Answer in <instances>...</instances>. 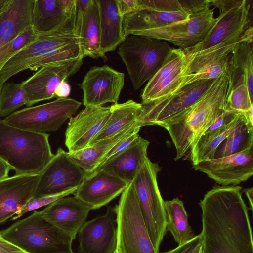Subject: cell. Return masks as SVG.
Masks as SVG:
<instances>
[{
	"label": "cell",
	"mask_w": 253,
	"mask_h": 253,
	"mask_svg": "<svg viewBox=\"0 0 253 253\" xmlns=\"http://www.w3.org/2000/svg\"><path fill=\"white\" fill-rule=\"evenodd\" d=\"M240 186H216L200 201L202 253H253L248 208Z\"/></svg>",
	"instance_id": "6da1fadb"
},
{
	"label": "cell",
	"mask_w": 253,
	"mask_h": 253,
	"mask_svg": "<svg viewBox=\"0 0 253 253\" xmlns=\"http://www.w3.org/2000/svg\"><path fill=\"white\" fill-rule=\"evenodd\" d=\"M209 2L211 6L219 9V15L202 42L182 49L186 58L183 76L228 56L242 42H253L249 0H209Z\"/></svg>",
	"instance_id": "7a4b0ae2"
},
{
	"label": "cell",
	"mask_w": 253,
	"mask_h": 253,
	"mask_svg": "<svg viewBox=\"0 0 253 253\" xmlns=\"http://www.w3.org/2000/svg\"><path fill=\"white\" fill-rule=\"evenodd\" d=\"M228 85L226 73L216 79L199 100L162 126L175 147V160L189 158L198 138L223 112Z\"/></svg>",
	"instance_id": "3957f363"
},
{
	"label": "cell",
	"mask_w": 253,
	"mask_h": 253,
	"mask_svg": "<svg viewBox=\"0 0 253 253\" xmlns=\"http://www.w3.org/2000/svg\"><path fill=\"white\" fill-rule=\"evenodd\" d=\"M84 57L79 38L75 33L37 34L33 42L13 56L1 69V89L9 78L22 71H36L43 66Z\"/></svg>",
	"instance_id": "277c9868"
},
{
	"label": "cell",
	"mask_w": 253,
	"mask_h": 253,
	"mask_svg": "<svg viewBox=\"0 0 253 253\" xmlns=\"http://www.w3.org/2000/svg\"><path fill=\"white\" fill-rule=\"evenodd\" d=\"M49 134L19 128L0 120V158L15 175H38L54 156Z\"/></svg>",
	"instance_id": "5b68a950"
},
{
	"label": "cell",
	"mask_w": 253,
	"mask_h": 253,
	"mask_svg": "<svg viewBox=\"0 0 253 253\" xmlns=\"http://www.w3.org/2000/svg\"><path fill=\"white\" fill-rule=\"evenodd\" d=\"M0 233L28 253H74L73 240L45 219L41 211H34Z\"/></svg>",
	"instance_id": "8992f818"
},
{
	"label": "cell",
	"mask_w": 253,
	"mask_h": 253,
	"mask_svg": "<svg viewBox=\"0 0 253 253\" xmlns=\"http://www.w3.org/2000/svg\"><path fill=\"white\" fill-rule=\"evenodd\" d=\"M172 48L162 40L130 35L118 46V54L125 64L135 90L161 68Z\"/></svg>",
	"instance_id": "52a82bcc"
},
{
	"label": "cell",
	"mask_w": 253,
	"mask_h": 253,
	"mask_svg": "<svg viewBox=\"0 0 253 253\" xmlns=\"http://www.w3.org/2000/svg\"><path fill=\"white\" fill-rule=\"evenodd\" d=\"M160 170L157 163L147 157L132 181L143 220L158 253L167 231L164 201L157 183Z\"/></svg>",
	"instance_id": "ba28073f"
},
{
	"label": "cell",
	"mask_w": 253,
	"mask_h": 253,
	"mask_svg": "<svg viewBox=\"0 0 253 253\" xmlns=\"http://www.w3.org/2000/svg\"><path fill=\"white\" fill-rule=\"evenodd\" d=\"M115 208L119 253H158L143 220L133 182L122 193Z\"/></svg>",
	"instance_id": "9c48e42d"
},
{
	"label": "cell",
	"mask_w": 253,
	"mask_h": 253,
	"mask_svg": "<svg viewBox=\"0 0 253 253\" xmlns=\"http://www.w3.org/2000/svg\"><path fill=\"white\" fill-rule=\"evenodd\" d=\"M81 104L72 98H57L15 111L2 120L10 126L30 131L54 132L76 113Z\"/></svg>",
	"instance_id": "30bf717a"
},
{
	"label": "cell",
	"mask_w": 253,
	"mask_h": 253,
	"mask_svg": "<svg viewBox=\"0 0 253 253\" xmlns=\"http://www.w3.org/2000/svg\"><path fill=\"white\" fill-rule=\"evenodd\" d=\"M85 175L84 171L70 157L68 152L59 148L39 174L33 197L68 192L74 194Z\"/></svg>",
	"instance_id": "8fae6325"
},
{
	"label": "cell",
	"mask_w": 253,
	"mask_h": 253,
	"mask_svg": "<svg viewBox=\"0 0 253 253\" xmlns=\"http://www.w3.org/2000/svg\"><path fill=\"white\" fill-rule=\"evenodd\" d=\"M139 7L124 17L125 36L137 32L159 28L190 18L178 0H138Z\"/></svg>",
	"instance_id": "7c38bea8"
},
{
	"label": "cell",
	"mask_w": 253,
	"mask_h": 253,
	"mask_svg": "<svg viewBox=\"0 0 253 253\" xmlns=\"http://www.w3.org/2000/svg\"><path fill=\"white\" fill-rule=\"evenodd\" d=\"M216 79L204 80L192 83L169 97L142 104V111L139 120L144 126H163L199 100Z\"/></svg>",
	"instance_id": "4fadbf2b"
},
{
	"label": "cell",
	"mask_w": 253,
	"mask_h": 253,
	"mask_svg": "<svg viewBox=\"0 0 253 253\" xmlns=\"http://www.w3.org/2000/svg\"><path fill=\"white\" fill-rule=\"evenodd\" d=\"M216 21L210 8L192 13L185 21L159 28L140 31L134 35L168 41L180 49L193 47L202 42Z\"/></svg>",
	"instance_id": "5bb4252c"
},
{
	"label": "cell",
	"mask_w": 253,
	"mask_h": 253,
	"mask_svg": "<svg viewBox=\"0 0 253 253\" xmlns=\"http://www.w3.org/2000/svg\"><path fill=\"white\" fill-rule=\"evenodd\" d=\"M125 74L108 65L94 66L80 84L85 107H99L117 103L125 84Z\"/></svg>",
	"instance_id": "9a60e30c"
},
{
	"label": "cell",
	"mask_w": 253,
	"mask_h": 253,
	"mask_svg": "<svg viewBox=\"0 0 253 253\" xmlns=\"http://www.w3.org/2000/svg\"><path fill=\"white\" fill-rule=\"evenodd\" d=\"M193 167L223 186H236L253 174V146L226 157L199 162Z\"/></svg>",
	"instance_id": "2e32d148"
},
{
	"label": "cell",
	"mask_w": 253,
	"mask_h": 253,
	"mask_svg": "<svg viewBox=\"0 0 253 253\" xmlns=\"http://www.w3.org/2000/svg\"><path fill=\"white\" fill-rule=\"evenodd\" d=\"M83 59L42 67L22 82L27 97L26 105L30 107L55 97L58 85L79 70L83 63Z\"/></svg>",
	"instance_id": "e0dca14e"
},
{
	"label": "cell",
	"mask_w": 253,
	"mask_h": 253,
	"mask_svg": "<svg viewBox=\"0 0 253 253\" xmlns=\"http://www.w3.org/2000/svg\"><path fill=\"white\" fill-rule=\"evenodd\" d=\"M116 211L107 207L105 213L86 221L79 230L78 253H109L117 244Z\"/></svg>",
	"instance_id": "ac0fdd59"
},
{
	"label": "cell",
	"mask_w": 253,
	"mask_h": 253,
	"mask_svg": "<svg viewBox=\"0 0 253 253\" xmlns=\"http://www.w3.org/2000/svg\"><path fill=\"white\" fill-rule=\"evenodd\" d=\"M111 114V106L85 107L69 119L65 132V144L68 152L88 147L101 130Z\"/></svg>",
	"instance_id": "d6986e66"
},
{
	"label": "cell",
	"mask_w": 253,
	"mask_h": 253,
	"mask_svg": "<svg viewBox=\"0 0 253 253\" xmlns=\"http://www.w3.org/2000/svg\"><path fill=\"white\" fill-rule=\"evenodd\" d=\"M76 14V3L66 7L59 0H34L31 25L37 34L75 33Z\"/></svg>",
	"instance_id": "ffe728a7"
},
{
	"label": "cell",
	"mask_w": 253,
	"mask_h": 253,
	"mask_svg": "<svg viewBox=\"0 0 253 253\" xmlns=\"http://www.w3.org/2000/svg\"><path fill=\"white\" fill-rule=\"evenodd\" d=\"M128 183L119 178L99 169L85 175L74 196L91 209L107 205L122 194Z\"/></svg>",
	"instance_id": "44dd1931"
},
{
	"label": "cell",
	"mask_w": 253,
	"mask_h": 253,
	"mask_svg": "<svg viewBox=\"0 0 253 253\" xmlns=\"http://www.w3.org/2000/svg\"><path fill=\"white\" fill-rule=\"evenodd\" d=\"M185 59L182 49H172L163 66L148 81L141 95V104L166 98L173 92L181 82Z\"/></svg>",
	"instance_id": "7402d4cb"
},
{
	"label": "cell",
	"mask_w": 253,
	"mask_h": 253,
	"mask_svg": "<svg viewBox=\"0 0 253 253\" xmlns=\"http://www.w3.org/2000/svg\"><path fill=\"white\" fill-rule=\"evenodd\" d=\"M90 211L87 205L74 196L62 197L41 212L45 219L74 240Z\"/></svg>",
	"instance_id": "603a6c76"
},
{
	"label": "cell",
	"mask_w": 253,
	"mask_h": 253,
	"mask_svg": "<svg viewBox=\"0 0 253 253\" xmlns=\"http://www.w3.org/2000/svg\"><path fill=\"white\" fill-rule=\"evenodd\" d=\"M38 175H14L0 180V224L17 216L33 197Z\"/></svg>",
	"instance_id": "cb8c5ba5"
},
{
	"label": "cell",
	"mask_w": 253,
	"mask_h": 253,
	"mask_svg": "<svg viewBox=\"0 0 253 253\" xmlns=\"http://www.w3.org/2000/svg\"><path fill=\"white\" fill-rule=\"evenodd\" d=\"M149 142L140 136L126 150L102 165V169L129 183L133 180L147 157ZM96 170V171H97Z\"/></svg>",
	"instance_id": "d4e9b609"
},
{
	"label": "cell",
	"mask_w": 253,
	"mask_h": 253,
	"mask_svg": "<svg viewBox=\"0 0 253 253\" xmlns=\"http://www.w3.org/2000/svg\"><path fill=\"white\" fill-rule=\"evenodd\" d=\"M77 12L75 34L84 57H106L100 46V29L97 0H91L84 12Z\"/></svg>",
	"instance_id": "484cf974"
},
{
	"label": "cell",
	"mask_w": 253,
	"mask_h": 253,
	"mask_svg": "<svg viewBox=\"0 0 253 253\" xmlns=\"http://www.w3.org/2000/svg\"><path fill=\"white\" fill-rule=\"evenodd\" d=\"M100 29V46L103 54L114 51L125 40L124 17L118 10L117 0H97Z\"/></svg>",
	"instance_id": "4316f807"
},
{
	"label": "cell",
	"mask_w": 253,
	"mask_h": 253,
	"mask_svg": "<svg viewBox=\"0 0 253 253\" xmlns=\"http://www.w3.org/2000/svg\"><path fill=\"white\" fill-rule=\"evenodd\" d=\"M34 0H10L0 13V48L31 25Z\"/></svg>",
	"instance_id": "83f0119b"
},
{
	"label": "cell",
	"mask_w": 253,
	"mask_h": 253,
	"mask_svg": "<svg viewBox=\"0 0 253 253\" xmlns=\"http://www.w3.org/2000/svg\"><path fill=\"white\" fill-rule=\"evenodd\" d=\"M229 57L227 74L228 85L226 95L241 85L248 87L251 96L253 95V42L245 41L236 45Z\"/></svg>",
	"instance_id": "f1b7e54d"
},
{
	"label": "cell",
	"mask_w": 253,
	"mask_h": 253,
	"mask_svg": "<svg viewBox=\"0 0 253 253\" xmlns=\"http://www.w3.org/2000/svg\"><path fill=\"white\" fill-rule=\"evenodd\" d=\"M144 126L138 121L116 135L102 140L93 145L74 152H68L71 159L85 172L86 175L95 172L109 151L137 128Z\"/></svg>",
	"instance_id": "f546056e"
},
{
	"label": "cell",
	"mask_w": 253,
	"mask_h": 253,
	"mask_svg": "<svg viewBox=\"0 0 253 253\" xmlns=\"http://www.w3.org/2000/svg\"><path fill=\"white\" fill-rule=\"evenodd\" d=\"M110 115L101 130L93 138L88 147L112 137L139 121L142 105L131 99L111 105Z\"/></svg>",
	"instance_id": "4dcf8cb0"
},
{
	"label": "cell",
	"mask_w": 253,
	"mask_h": 253,
	"mask_svg": "<svg viewBox=\"0 0 253 253\" xmlns=\"http://www.w3.org/2000/svg\"><path fill=\"white\" fill-rule=\"evenodd\" d=\"M166 214V229L172 234L178 245L195 237L189 224L188 214L183 202L178 198L164 201Z\"/></svg>",
	"instance_id": "1f68e13d"
},
{
	"label": "cell",
	"mask_w": 253,
	"mask_h": 253,
	"mask_svg": "<svg viewBox=\"0 0 253 253\" xmlns=\"http://www.w3.org/2000/svg\"><path fill=\"white\" fill-rule=\"evenodd\" d=\"M252 146H253V126L248 123L245 117L242 123L218 146L214 159L239 153Z\"/></svg>",
	"instance_id": "d6a6232c"
},
{
	"label": "cell",
	"mask_w": 253,
	"mask_h": 253,
	"mask_svg": "<svg viewBox=\"0 0 253 253\" xmlns=\"http://www.w3.org/2000/svg\"><path fill=\"white\" fill-rule=\"evenodd\" d=\"M27 103L22 83L5 84L0 92V117L8 116Z\"/></svg>",
	"instance_id": "836d02e7"
},
{
	"label": "cell",
	"mask_w": 253,
	"mask_h": 253,
	"mask_svg": "<svg viewBox=\"0 0 253 253\" xmlns=\"http://www.w3.org/2000/svg\"><path fill=\"white\" fill-rule=\"evenodd\" d=\"M228 61L229 56H227L203 67L197 72L182 77L180 83L168 97L173 95L183 87L190 84L204 80L217 79L223 75L227 72Z\"/></svg>",
	"instance_id": "e575fe53"
},
{
	"label": "cell",
	"mask_w": 253,
	"mask_h": 253,
	"mask_svg": "<svg viewBox=\"0 0 253 253\" xmlns=\"http://www.w3.org/2000/svg\"><path fill=\"white\" fill-rule=\"evenodd\" d=\"M244 119V113H241L238 120L227 129L209 140L198 149L192 151L189 158L193 164L202 161L213 159L218 146L242 123Z\"/></svg>",
	"instance_id": "d590c367"
},
{
	"label": "cell",
	"mask_w": 253,
	"mask_h": 253,
	"mask_svg": "<svg viewBox=\"0 0 253 253\" xmlns=\"http://www.w3.org/2000/svg\"><path fill=\"white\" fill-rule=\"evenodd\" d=\"M241 113L224 110L201 134L192 151L198 149L209 140L227 129L238 120Z\"/></svg>",
	"instance_id": "8d00e7d4"
},
{
	"label": "cell",
	"mask_w": 253,
	"mask_h": 253,
	"mask_svg": "<svg viewBox=\"0 0 253 253\" xmlns=\"http://www.w3.org/2000/svg\"><path fill=\"white\" fill-rule=\"evenodd\" d=\"M37 33L32 25L28 27L14 40L0 48V72L6 63L15 54L33 42ZM1 87L0 86V92Z\"/></svg>",
	"instance_id": "74e56055"
},
{
	"label": "cell",
	"mask_w": 253,
	"mask_h": 253,
	"mask_svg": "<svg viewBox=\"0 0 253 253\" xmlns=\"http://www.w3.org/2000/svg\"><path fill=\"white\" fill-rule=\"evenodd\" d=\"M253 107V98L245 84L236 87L226 96L224 110L244 113Z\"/></svg>",
	"instance_id": "f35d334b"
},
{
	"label": "cell",
	"mask_w": 253,
	"mask_h": 253,
	"mask_svg": "<svg viewBox=\"0 0 253 253\" xmlns=\"http://www.w3.org/2000/svg\"><path fill=\"white\" fill-rule=\"evenodd\" d=\"M71 194L68 192L50 196L32 197L24 206L20 213L17 216H13L10 220H15L27 212L35 211L43 206H47L54 201Z\"/></svg>",
	"instance_id": "ab89813d"
},
{
	"label": "cell",
	"mask_w": 253,
	"mask_h": 253,
	"mask_svg": "<svg viewBox=\"0 0 253 253\" xmlns=\"http://www.w3.org/2000/svg\"><path fill=\"white\" fill-rule=\"evenodd\" d=\"M140 129V128H136L126 137L115 145L104 157L101 163L100 167L104 163L119 155L130 147L139 136L138 132Z\"/></svg>",
	"instance_id": "60d3db41"
},
{
	"label": "cell",
	"mask_w": 253,
	"mask_h": 253,
	"mask_svg": "<svg viewBox=\"0 0 253 253\" xmlns=\"http://www.w3.org/2000/svg\"><path fill=\"white\" fill-rule=\"evenodd\" d=\"M182 8L189 14L210 8L209 0H178Z\"/></svg>",
	"instance_id": "b9f144b4"
},
{
	"label": "cell",
	"mask_w": 253,
	"mask_h": 253,
	"mask_svg": "<svg viewBox=\"0 0 253 253\" xmlns=\"http://www.w3.org/2000/svg\"><path fill=\"white\" fill-rule=\"evenodd\" d=\"M202 242L200 234L196 235L187 242L178 245L176 248L163 253H192L198 245Z\"/></svg>",
	"instance_id": "7bdbcfd3"
},
{
	"label": "cell",
	"mask_w": 253,
	"mask_h": 253,
	"mask_svg": "<svg viewBox=\"0 0 253 253\" xmlns=\"http://www.w3.org/2000/svg\"><path fill=\"white\" fill-rule=\"evenodd\" d=\"M119 12L124 17L137 11L139 7L138 0H117Z\"/></svg>",
	"instance_id": "ee69618b"
},
{
	"label": "cell",
	"mask_w": 253,
	"mask_h": 253,
	"mask_svg": "<svg viewBox=\"0 0 253 253\" xmlns=\"http://www.w3.org/2000/svg\"><path fill=\"white\" fill-rule=\"evenodd\" d=\"M0 253H28L4 238L0 233Z\"/></svg>",
	"instance_id": "f6af8a7d"
},
{
	"label": "cell",
	"mask_w": 253,
	"mask_h": 253,
	"mask_svg": "<svg viewBox=\"0 0 253 253\" xmlns=\"http://www.w3.org/2000/svg\"><path fill=\"white\" fill-rule=\"evenodd\" d=\"M71 86L65 80L62 81L57 86L55 92L57 98H66L70 95Z\"/></svg>",
	"instance_id": "bcb514c9"
},
{
	"label": "cell",
	"mask_w": 253,
	"mask_h": 253,
	"mask_svg": "<svg viewBox=\"0 0 253 253\" xmlns=\"http://www.w3.org/2000/svg\"><path fill=\"white\" fill-rule=\"evenodd\" d=\"M10 169L9 166L0 158V180L8 177Z\"/></svg>",
	"instance_id": "7dc6e473"
},
{
	"label": "cell",
	"mask_w": 253,
	"mask_h": 253,
	"mask_svg": "<svg viewBox=\"0 0 253 253\" xmlns=\"http://www.w3.org/2000/svg\"><path fill=\"white\" fill-rule=\"evenodd\" d=\"M250 204V209L253 211V188H246L243 190Z\"/></svg>",
	"instance_id": "c3c4849f"
},
{
	"label": "cell",
	"mask_w": 253,
	"mask_h": 253,
	"mask_svg": "<svg viewBox=\"0 0 253 253\" xmlns=\"http://www.w3.org/2000/svg\"><path fill=\"white\" fill-rule=\"evenodd\" d=\"M253 107L251 108L249 111L247 112L244 113V114L245 115V118L248 122V123L252 126H253Z\"/></svg>",
	"instance_id": "681fc988"
},
{
	"label": "cell",
	"mask_w": 253,
	"mask_h": 253,
	"mask_svg": "<svg viewBox=\"0 0 253 253\" xmlns=\"http://www.w3.org/2000/svg\"><path fill=\"white\" fill-rule=\"evenodd\" d=\"M10 0H0V13L7 6Z\"/></svg>",
	"instance_id": "f907efd6"
},
{
	"label": "cell",
	"mask_w": 253,
	"mask_h": 253,
	"mask_svg": "<svg viewBox=\"0 0 253 253\" xmlns=\"http://www.w3.org/2000/svg\"><path fill=\"white\" fill-rule=\"evenodd\" d=\"M192 253H202V242L197 245Z\"/></svg>",
	"instance_id": "816d5d0a"
},
{
	"label": "cell",
	"mask_w": 253,
	"mask_h": 253,
	"mask_svg": "<svg viewBox=\"0 0 253 253\" xmlns=\"http://www.w3.org/2000/svg\"><path fill=\"white\" fill-rule=\"evenodd\" d=\"M109 253H119L117 244Z\"/></svg>",
	"instance_id": "f5cc1de1"
}]
</instances>
